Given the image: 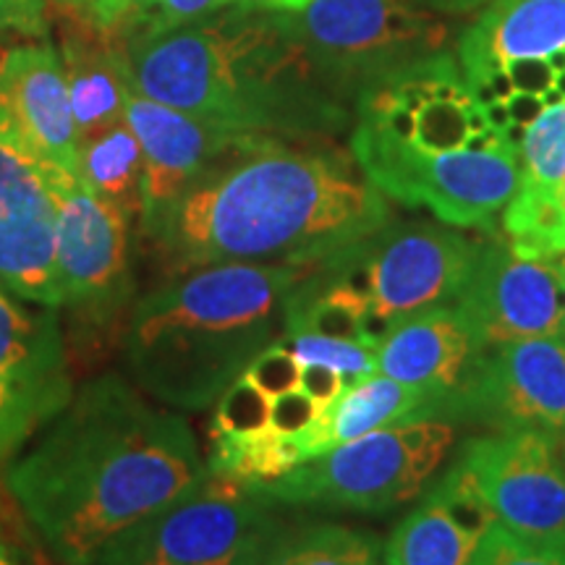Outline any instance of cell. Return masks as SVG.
<instances>
[{
  "label": "cell",
  "mask_w": 565,
  "mask_h": 565,
  "mask_svg": "<svg viewBox=\"0 0 565 565\" xmlns=\"http://www.w3.org/2000/svg\"><path fill=\"white\" fill-rule=\"evenodd\" d=\"M565 183V100L529 126L519 145V189L503 212V236L515 252L553 257Z\"/></svg>",
  "instance_id": "21"
},
{
  "label": "cell",
  "mask_w": 565,
  "mask_h": 565,
  "mask_svg": "<svg viewBox=\"0 0 565 565\" xmlns=\"http://www.w3.org/2000/svg\"><path fill=\"white\" fill-rule=\"evenodd\" d=\"M356 126L427 152L490 150L511 141L487 121L448 53H433L364 84Z\"/></svg>",
  "instance_id": "11"
},
{
  "label": "cell",
  "mask_w": 565,
  "mask_h": 565,
  "mask_svg": "<svg viewBox=\"0 0 565 565\" xmlns=\"http://www.w3.org/2000/svg\"><path fill=\"white\" fill-rule=\"evenodd\" d=\"M58 3H76V0H58Z\"/></svg>",
  "instance_id": "36"
},
{
  "label": "cell",
  "mask_w": 565,
  "mask_h": 565,
  "mask_svg": "<svg viewBox=\"0 0 565 565\" xmlns=\"http://www.w3.org/2000/svg\"><path fill=\"white\" fill-rule=\"evenodd\" d=\"M228 6H242V0H134L118 30L124 40L154 38L207 19Z\"/></svg>",
  "instance_id": "28"
},
{
  "label": "cell",
  "mask_w": 565,
  "mask_h": 565,
  "mask_svg": "<svg viewBox=\"0 0 565 565\" xmlns=\"http://www.w3.org/2000/svg\"><path fill=\"white\" fill-rule=\"evenodd\" d=\"M79 179L92 194L121 210L129 221H141L145 154L126 118L79 139Z\"/></svg>",
  "instance_id": "24"
},
{
  "label": "cell",
  "mask_w": 565,
  "mask_h": 565,
  "mask_svg": "<svg viewBox=\"0 0 565 565\" xmlns=\"http://www.w3.org/2000/svg\"><path fill=\"white\" fill-rule=\"evenodd\" d=\"M383 231L324 263L370 301L364 335L372 349L404 317L458 299L482 249V242L454 231V225Z\"/></svg>",
  "instance_id": "8"
},
{
  "label": "cell",
  "mask_w": 565,
  "mask_h": 565,
  "mask_svg": "<svg viewBox=\"0 0 565 565\" xmlns=\"http://www.w3.org/2000/svg\"><path fill=\"white\" fill-rule=\"evenodd\" d=\"M317 71L370 84L387 71L440 53L448 24L414 0H312L278 13Z\"/></svg>",
  "instance_id": "9"
},
{
  "label": "cell",
  "mask_w": 565,
  "mask_h": 565,
  "mask_svg": "<svg viewBox=\"0 0 565 565\" xmlns=\"http://www.w3.org/2000/svg\"><path fill=\"white\" fill-rule=\"evenodd\" d=\"M557 437L534 427H503L463 445L469 471L494 521L521 540L565 550V469Z\"/></svg>",
  "instance_id": "12"
},
{
  "label": "cell",
  "mask_w": 565,
  "mask_h": 565,
  "mask_svg": "<svg viewBox=\"0 0 565 565\" xmlns=\"http://www.w3.org/2000/svg\"><path fill=\"white\" fill-rule=\"evenodd\" d=\"M280 345H286L294 353L296 362L301 364H322L330 370L341 372L345 383H359V380L377 374V359H374L372 345L359 341H343V338H330L320 333H282L278 338Z\"/></svg>",
  "instance_id": "27"
},
{
  "label": "cell",
  "mask_w": 565,
  "mask_h": 565,
  "mask_svg": "<svg viewBox=\"0 0 565 565\" xmlns=\"http://www.w3.org/2000/svg\"><path fill=\"white\" fill-rule=\"evenodd\" d=\"M456 309L484 351L521 338H565V294L553 263L515 252L505 238L482 244Z\"/></svg>",
  "instance_id": "14"
},
{
  "label": "cell",
  "mask_w": 565,
  "mask_h": 565,
  "mask_svg": "<svg viewBox=\"0 0 565 565\" xmlns=\"http://www.w3.org/2000/svg\"><path fill=\"white\" fill-rule=\"evenodd\" d=\"M312 0H242L244 9L252 11H267V13H294L301 11Z\"/></svg>",
  "instance_id": "32"
},
{
  "label": "cell",
  "mask_w": 565,
  "mask_h": 565,
  "mask_svg": "<svg viewBox=\"0 0 565 565\" xmlns=\"http://www.w3.org/2000/svg\"><path fill=\"white\" fill-rule=\"evenodd\" d=\"M61 63L79 139L124 121L131 84L126 40L118 26H103L74 3H61Z\"/></svg>",
  "instance_id": "20"
},
{
  "label": "cell",
  "mask_w": 565,
  "mask_h": 565,
  "mask_svg": "<svg viewBox=\"0 0 565 565\" xmlns=\"http://www.w3.org/2000/svg\"><path fill=\"white\" fill-rule=\"evenodd\" d=\"M440 406L443 401L433 393L404 385L380 372L370 374L359 383L345 385L335 404L322 412L307 433L296 437V448H299L303 463L309 458L328 454L335 445L370 435L374 429L391 427L398 422L429 419L435 412H440Z\"/></svg>",
  "instance_id": "23"
},
{
  "label": "cell",
  "mask_w": 565,
  "mask_h": 565,
  "mask_svg": "<svg viewBox=\"0 0 565 565\" xmlns=\"http://www.w3.org/2000/svg\"><path fill=\"white\" fill-rule=\"evenodd\" d=\"M477 565H565V550L534 545L494 521L479 547Z\"/></svg>",
  "instance_id": "29"
},
{
  "label": "cell",
  "mask_w": 565,
  "mask_h": 565,
  "mask_svg": "<svg viewBox=\"0 0 565 565\" xmlns=\"http://www.w3.org/2000/svg\"><path fill=\"white\" fill-rule=\"evenodd\" d=\"M124 118L134 137L139 139L141 154H145L141 223L173 204L210 171L252 152L267 139H275L265 134L231 131L200 121V118L139 95L137 89L129 92Z\"/></svg>",
  "instance_id": "16"
},
{
  "label": "cell",
  "mask_w": 565,
  "mask_h": 565,
  "mask_svg": "<svg viewBox=\"0 0 565 565\" xmlns=\"http://www.w3.org/2000/svg\"><path fill=\"white\" fill-rule=\"evenodd\" d=\"M550 263H553L557 278H561V286H563V294H565V252L561 254H553V257H547Z\"/></svg>",
  "instance_id": "35"
},
{
  "label": "cell",
  "mask_w": 565,
  "mask_h": 565,
  "mask_svg": "<svg viewBox=\"0 0 565 565\" xmlns=\"http://www.w3.org/2000/svg\"><path fill=\"white\" fill-rule=\"evenodd\" d=\"M63 175L71 173L0 139V286L53 309H61L55 223Z\"/></svg>",
  "instance_id": "15"
},
{
  "label": "cell",
  "mask_w": 565,
  "mask_h": 565,
  "mask_svg": "<svg viewBox=\"0 0 565 565\" xmlns=\"http://www.w3.org/2000/svg\"><path fill=\"white\" fill-rule=\"evenodd\" d=\"M380 542L349 526L317 524L280 532L263 565H377Z\"/></svg>",
  "instance_id": "26"
},
{
  "label": "cell",
  "mask_w": 565,
  "mask_h": 565,
  "mask_svg": "<svg viewBox=\"0 0 565 565\" xmlns=\"http://www.w3.org/2000/svg\"><path fill=\"white\" fill-rule=\"evenodd\" d=\"M414 3L424 6V9L437 11V13H463L482 6L484 0H414Z\"/></svg>",
  "instance_id": "33"
},
{
  "label": "cell",
  "mask_w": 565,
  "mask_h": 565,
  "mask_svg": "<svg viewBox=\"0 0 565 565\" xmlns=\"http://www.w3.org/2000/svg\"><path fill=\"white\" fill-rule=\"evenodd\" d=\"M482 353L461 312L437 303L395 322L374 349V359L385 377L433 393L443 404H458Z\"/></svg>",
  "instance_id": "19"
},
{
  "label": "cell",
  "mask_w": 565,
  "mask_h": 565,
  "mask_svg": "<svg viewBox=\"0 0 565 565\" xmlns=\"http://www.w3.org/2000/svg\"><path fill=\"white\" fill-rule=\"evenodd\" d=\"M74 395L58 315L0 286V461Z\"/></svg>",
  "instance_id": "13"
},
{
  "label": "cell",
  "mask_w": 565,
  "mask_h": 565,
  "mask_svg": "<svg viewBox=\"0 0 565 565\" xmlns=\"http://www.w3.org/2000/svg\"><path fill=\"white\" fill-rule=\"evenodd\" d=\"M565 252V183L561 192V221H557V233H555V254Z\"/></svg>",
  "instance_id": "34"
},
{
  "label": "cell",
  "mask_w": 565,
  "mask_h": 565,
  "mask_svg": "<svg viewBox=\"0 0 565 565\" xmlns=\"http://www.w3.org/2000/svg\"><path fill=\"white\" fill-rule=\"evenodd\" d=\"M391 223L353 154L267 139L141 223L166 278L212 265H324Z\"/></svg>",
  "instance_id": "2"
},
{
  "label": "cell",
  "mask_w": 565,
  "mask_h": 565,
  "mask_svg": "<svg viewBox=\"0 0 565 565\" xmlns=\"http://www.w3.org/2000/svg\"><path fill=\"white\" fill-rule=\"evenodd\" d=\"M139 95L231 131H296L315 121V63L278 13L238 9L154 38L126 40Z\"/></svg>",
  "instance_id": "4"
},
{
  "label": "cell",
  "mask_w": 565,
  "mask_h": 565,
  "mask_svg": "<svg viewBox=\"0 0 565 565\" xmlns=\"http://www.w3.org/2000/svg\"><path fill=\"white\" fill-rule=\"evenodd\" d=\"M351 154L383 196L424 207L454 228L494 233L519 189V147L427 152L364 126L351 134Z\"/></svg>",
  "instance_id": "7"
},
{
  "label": "cell",
  "mask_w": 565,
  "mask_h": 565,
  "mask_svg": "<svg viewBox=\"0 0 565 565\" xmlns=\"http://www.w3.org/2000/svg\"><path fill=\"white\" fill-rule=\"evenodd\" d=\"M565 51V0H490L458 40L466 82L515 61H542Z\"/></svg>",
  "instance_id": "22"
},
{
  "label": "cell",
  "mask_w": 565,
  "mask_h": 565,
  "mask_svg": "<svg viewBox=\"0 0 565 565\" xmlns=\"http://www.w3.org/2000/svg\"><path fill=\"white\" fill-rule=\"evenodd\" d=\"M454 437V427L437 419L398 422L335 445L257 487L282 505L383 513L424 490L448 456Z\"/></svg>",
  "instance_id": "6"
},
{
  "label": "cell",
  "mask_w": 565,
  "mask_h": 565,
  "mask_svg": "<svg viewBox=\"0 0 565 565\" xmlns=\"http://www.w3.org/2000/svg\"><path fill=\"white\" fill-rule=\"evenodd\" d=\"M0 139L42 166L79 175V134L55 47H0Z\"/></svg>",
  "instance_id": "17"
},
{
  "label": "cell",
  "mask_w": 565,
  "mask_h": 565,
  "mask_svg": "<svg viewBox=\"0 0 565 565\" xmlns=\"http://www.w3.org/2000/svg\"><path fill=\"white\" fill-rule=\"evenodd\" d=\"M257 484L212 475L110 540L92 565H263L282 529Z\"/></svg>",
  "instance_id": "5"
},
{
  "label": "cell",
  "mask_w": 565,
  "mask_h": 565,
  "mask_svg": "<svg viewBox=\"0 0 565 565\" xmlns=\"http://www.w3.org/2000/svg\"><path fill=\"white\" fill-rule=\"evenodd\" d=\"M484 534L463 526L427 498L393 529L383 565H477Z\"/></svg>",
  "instance_id": "25"
},
{
  "label": "cell",
  "mask_w": 565,
  "mask_h": 565,
  "mask_svg": "<svg viewBox=\"0 0 565 565\" xmlns=\"http://www.w3.org/2000/svg\"><path fill=\"white\" fill-rule=\"evenodd\" d=\"M134 0H76L74 6H79L82 11H87L97 24L103 26H118L126 11L131 9Z\"/></svg>",
  "instance_id": "31"
},
{
  "label": "cell",
  "mask_w": 565,
  "mask_h": 565,
  "mask_svg": "<svg viewBox=\"0 0 565 565\" xmlns=\"http://www.w3.org/2000/svg\"><path fill=\"white\" fill-rule=\"evenodd\" d=\"M458 404L503 422L565 433V338H521L482 353Z\"/></svg>",
  "instance_id": "18"
},
{
  "label": "cell",
  "mask_w": 565,
  "mask_h": 565,
  "mask_svg": "<svg viewBox=\"0 0 565 565\" xmlns=\"http://www.w3.org/2000/svg\"><path fill=\"white\" fill-rule=\"evenodd\" d=\"M0 30H17L30 38L45 34V24L34 21L30 13L21 9L19 0H0Z\"/></svg>",
  "instance_id": "30"
},
{
  "label": "cell",
  "mask_w": 565,
  "mask_h": 565,
  "mask_svg": "<svg viewBox=\"0 0 565 565\" xmlns=\"http://www.w3.org/2000/svg\"><path fill=\"white\" fill-rule=\"evenodd\" d=\"M563 454H565V433H563Z\"/></svg>",
  "instance_id": "37"
},
{
  "label": "cell",
  "mask_w": 565,
  "mask_h": 565,
  "mask_svg": "<svg viewBox=\"0 0 565 565\" xmlns=\"http://www.w3.org/2000/svg\"><path fill=\"white\" fill-rule=\"evenodd\" d=\"M207 475L189 422L116 372L74 391L6 469L11 498L61 565L100 550Z\"/></svg>",
  "instance_id": "1"
},
{
  "label": "cell",
  "mask_w": 565,
  "mask_h": 565,
  "mask_svg": "<svg viewBox=\"0 0 565 565\" xmlns=\"http://www.w3.org/2000/svg\"><path fill=\"white\" fill-rule=\"evenodd\" d=\"M320 265H212L171 275L134 301L124 362L141 393L202 412L273 343L286 299Z\"/></svg>",
  "instance_id": "3"
},
{
  "label": "cell",
  "mask_w": 565,
  "mask_h": 565,
  "mask_svg": "<svg viewBox=\"0 0 565 565\" xmlns=\"http://www.w3.org/2000/svg\"><path fill=\"white\" fill-rule=\"evenodd\" d=\"M55 275L61 307L74 317V328L89 338L108 335L137 301L131 221L92 194L79 175H63L58 183Z\"/></svg>",
  "instance_id": "10"
}]
</instances>
